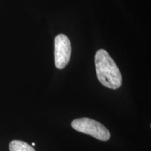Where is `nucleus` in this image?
I'll return each instance as SVG.
<instances>
[{"mask_svg":"<svg viewBox=\"0 0 151 151\" xmlns=\"http://www.w3.org/2000/svg\"><path fill=\"white\" fill-rule=\"evenodd\" d=\"M10 151H35L32 146L22 141H12L9 144Z\"/></svg>","mask_w":151,"mask_h":151,"instance_id":"obj_4","label":"nucleus"},{"mask_svg":"<svg viewBox=\"0 0 151 151\" xmlns=\"http://www.w3.org/2000/svg\"><path fill=\"white\" fill-rule=\"evenodd\" d=\"M71 127L76 131L92 136L99 141H106L111 138L108 129L98 121L88 118H81L73 120Z\"/></svg>","mask_w":151,"mask_h":151,"instance_id":"obj_2","label":"nucleus"},{"mask_svg":"<svg viewBox=\"0 0 151 151\" xmlns=\"http://www.w3.org/2000/svg\"><path fill=\"white\" fill-rule=\"evenodd\" d=\"M71 42L65 35H58L55 39V65L59 69H64L70 60Z\"/></svg>","mask_w":151,"mask_h":151,"instance_id":"obj_3","label":"nucleus"},{"mask_svg":"<svg viewBox=\"0 0 151 151\" xmlns=\"http://www.w3.org/2000/svg\"><path fill=\"white\" fill-rule=\"evenodd\" d=\"M35 143H32V146H35Z\"/></svg>","mask_w":151,"mask_h":151,"instance_id":"obj_5","label":"nucleus"},{"mask_svg":"<svg viewBox=\"0 0 151 151\" xmlns=\"http://www.w3.org/2000/svg\"><path fill=\"white\" fill-rule=\"evenodd\" d=\"M98 80L104 86L116 90L122 85L120 69L112 58L104 49H100L94 57Z\"/></svg>","mask_w":151,"mask_h":151,"instance_id":"obj_1","label":"nucleus"}]
</instances>
